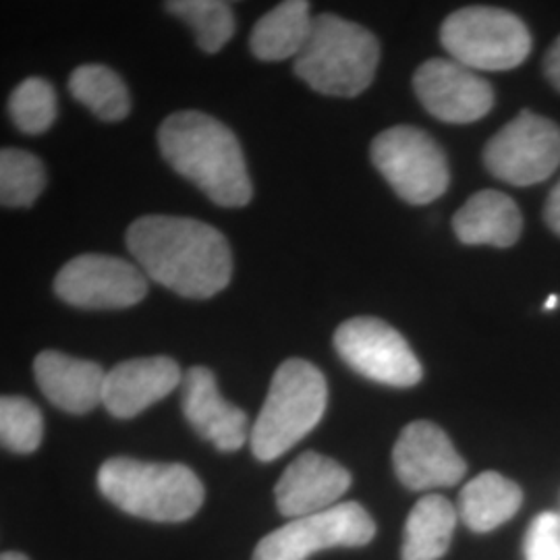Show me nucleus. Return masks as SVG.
<instances>
[{
  "label": "nucleus",
  "instance_id": "obj_6",
  "mask_svg": "<svg viewBox=\"0 0 560 560\" xmlns=\"http://www.w3.org/2000/svg\"><path fill=\"white\" fill-rule=\"evenodd\" d=\"M444 50L474 71H509L532 52L523 21L497 7H465L442 23Z\"/></svg>",
  "mask_w": 560,
  "mask_h": 560
},
{
  "label": "nucleus",
  "instance_id": "obj_18",
  "mask_svg": "<svg viewBox=\"0 0 560 560\" xmlns=\"http://www.w3.org/2000/svg\"><path fill=\"white\" fill-rule=\"evenodd\" d=\"M453 229L465 245L511 247L520 241L523 219L515 200L494 189H481L460 206Z\"/></svg>",
  "mask_w": 560,
  "mask_h": 560
},
{
  "label": "nucleus",
  "instance_id": "obj_31",
  "mask_svg": "<svg viewBox=\"0 0 560 560\" xmlns=\"http://www.w3.org/2000/svg\"><path fill=\"white\" fill-rule=\"evenodd\" d=\"M0 560H30L25 555H21V552H4Z\"/></svg>",
  "mask_w": 560,
  "mask_h": 560
},
{
  "label": "nucleus",
  "instance_id": "obj_9",
  "mask_svg": "<svg viewBox=\"0 0 560 560\" xmlns=\"http://www.w3.org/2000/svg\"><path fill=\"white\" fill-rule=\"evenodd\" d=\"M486 168L497 179L527 187L555 175L560 164V127L555 120L523 110L488 141Z\"/></svg>",
  "mask_w": 560,
  "mask_h": 560
},
{
  "label": "nucleus",
  "instance_id": "obj_27",
  "mask_svg": "<svg viewBox=\"0 0 560 560\" xmlns=\"http://www.w3.org/2000/svg\"><path fill=\"white\" fill-rule=\"evenodd\" d=\"M525 560H560V515L546 511L532 521L525 541Z\"/></svg>",
  "mask_w": 560,
  "mask_h": 560
},
{
  "label": "nucleus",
  "instance_id": "obj_4",
  "mask_svg": "<svg viewBox=\"0 0 560 560\" xmlns=\"http://www.w3.org/2000/svg\"><path fill=\"white\" fill-rule=\"evenodd\" d=\"M378 60L381 46L372 32L339 15L322 13L295 59V73L324 96L355 98L372 85Z\"/></svg>",
  "mask_w": 560,
  "mask_h": 560
},
{
  "label": "nucleus",
  "instance_id": "obj_17",
  "mask_svg": "<svg viewBox=\"0 0 560 560\" xmlns=\"http://www.w3.org/2000/svg\"><path fill=\"white\" fill-rule=\"evenodd\" d=\"M34 374L44 397L67 413H90L104 399L106 372L94 361L42 351L34 361Z\"/></svg>",
  "mask_w": 560,
  "mask_h": 560
},
{
  "label": "nucleus",
  "instance_id": "obj_10",
  "mask_svg": "<svg viewBox=\"0 0 560 560\" xmlns=\"http://www.w3.org/2000/svg\"><path fill=\"white\" fill-rule=\"evenodd\" d=\"M340 360L368 381L395 388L416 386L423 376L421 363L399 330L378 318H351L335 332Z\"/></svg>",
  "mask_w": 560,
  "mask_h": 560
},
{
  "label": "nucleus",
  "instance_id": "obj_25",
  "mask_svg": "<svg viewBox=\"0 0 560 560\" xmlns=\"http://www.w3.org/2000/svg\"><path fill=\"white\" fill-rule=\"evenodd\" d=\"M9 115L23 133L38 136L48 131L57 119L55 88L42 78L21 81L9 98Z\"/></svg>",
  "mask_w": 560,
  "mask_h": 560
},
{
  "label": "nucleus",
  "instance_id": "obj_16",
  "mask_svg": "<svg viewBox=\"0 0 560 560\" xmlns=\"http://www.w3.org/2000/svg\"><path fill=\"white\" fill-rule=\"evenodd\" d=\"M179 363L166 355L136 358L106 372L102 405L117 420H131L183 384Z\"/></svg>",
  "mask_w": 560,
  "mask_h": 560
},
{
  "label": "nucleus",
  "instance_id": "obj_23",
  "mask_svg": "<svg viewBox=\"0 0 560 560\" xmlns=\"http://www.w3.org/2000/svg\"><path fill=\"white\" fill-rule=\"evenodd\" d=\"M166 9L185 21L203 52H219L235 34V15L229 2L221 0H175Z\"/></svg>",
  "mask_w": 560,
  "mask_h": 560
},
{
  "label": "nucleus",
  "instance_id": "obj_30",
  "mask_svg": "<svg viewBox=\"0 0 560 560\" xmlns=\"http://www.w3.org/2000/svg\"><path fill=\"white\" fill-rule=\"evenodd\" d=\"M559 305H560L559 295H550V298H548V301H546V305H544V310H546V312H552V310H557V307H559Z\"/></svg>",
  "mask_w": 560,
  "mask_h": 560
},
{
  "label": "nucleus",
  "instance_id": "obj_20",
  "mask_svg": "<svg viewBox=\"0 0 560 560\" xmlns=\"http://www.w3.org/2000/svg\"><path fill=\"white\" fill-rule=\"evenodd\" d=\"M314 20L310 18V2L287 0L277 9L268 11L256 25L249 38L252 52L256 59L275 60L298 59L312 34Z\"/></svg>",
  "mask_w": 560,
  "mask_h": 560
},
{
  "label": "nucleus",
  "instance_id": "obj_7",
  "mask_svg": "<svg viewBox=\"0 0 560 560\" xmlns=\"http://www.w3.org/2000/svg\"><path fill=\"white\" fill-rule=\"evenodd\" d=\"M372 162L382 177L411 206H425L444 196L451 183L441 145L425 131L397 125L372 141Z\"/></svg>",
  "mask_w": 560,
  "mask_h": 560
},
{
  "label": "nucleus",
  "instance_id": "obj_29",
  "mask_svg": "<svg viewBox=\"0 0 560 560\" xmlns=\"http://www.w3.org/2000/svg\"><path fill=\"white\" fill-rule=\"evenodd\" d=\"M544 219L548 222V226L560 237V180L548 196L546 208H544Z\"/></svg>",
  "mask_w": 560,
  "mask_h": 560
},
{
  "label": "nucleus",
  "instance_id": "obj_22",
  "mask_svg": "<svg viewBox=\"0 0 560 560\" xmlns=\"http://www.w3.org/2000/svg\"><path fill=\"white\" fill-rule=\"evenodd\" d=\"M69 92L106 122L122 120L131 110L125 81L104 65H81L69 80Z\"/></svg>",
  "mask_w": 560,
  "mask_h": 560
},
{
  "label": "nucleus",
  "instance_id": "obj_21",
  "mask_svg": "<svg viewBox=\"0 0 560 560\" xmlns=\"http://www.w3.org/2000/svg\"><path fill=\"white\" fill-rule=\"evenodd\" d=\"M459 513L441 494H425L405 523L402 560H441L453 540Z\"/></svg>",
  "mask_w": 560,
  "mask_h": 560
},
{
  "label": "nucleus",
  "instance_id": "obj_26",
  "mask_svg": "<svg viewBox=\"0 0 560 560\" xmlns=\"http://www.w3.org/2000/svg\"><path fill=\"white\" fill-rule=\"evenodd\" d=\"M44 436V420L36 402L25 397L4 395L0 399V439L2 446L18 455L38 451Z\"/></svg>",
  "mask_w": 560,
  "mask_h": 560
},
{
  "label": "nucleus",
  "instance_id": "obj_11",
  "mask_svg": "<svg viewBox=\"0 0 560 560\" xmlns=\"http://www.w3.org/2000/svg\"><path fill=\"white\" fill-rule=\"evenodd\" d=\"M55 293L81 310H125L148 295V277L117 256L83 254L60 268Z\"/></svg>",
  "mask_w": 560,
  "mask_h": 560
},
{
  "label": "nucleus",
  "instance_id": "obj_19",
  "mask_svg": "<svg viewBox=\"0 0 560 560\" xmlns=\"http://www.w3.org/2000/svg\"><path fill=\"white\" fill-rule=\"evenodd\" d=\"M521 502L523 492L515 481L499 471H483L460 490L457 513L471 532L486 534L515 517Z\"/></svg>",
  "mask_w": 560,
  "mask_h": 560
},
{
  "label": "nucleus",
  "instance_id": "obj_2",
  "mask_svg": "<svg viewBox=\"0 0 560 560\" xmlns=\"http://www.w3.org/2000/svg\"><path fill=\"white\" fill-rule=\"evenodd\" d=\"M162 156L180 177L222 208H243L252 201L254 185L240 140L221 120L180 110L164 120L159 131Z\"/></svg>",
  "mask_w": 560,
  "mask_h": 560
},
{
  "label": "nucleus",
  "instance_id": "obj_12",
  "mask_svg": "<svg viewBox=\"0 0 560 560\" xmlns=\"http://www.w3.org/2000/svg\"><path fill=\"white\" fill-rule=\"evenodd\" d=\"M421 106L442 122L467 125L494 106V90L474 69L453 59H430L413 75Z\"/></svg>",
  "mask_w": 560,
  "mask_h": 560
},
{
  "label": "nucleus",
  "instance_id": "obj_5",
  "mask_svg": "<svg viewBox=\"0 0 560 560\" xmlns=\"http://www.w3.org/2000/svg\"><path fill=\"white\" fill-rule=\"evenodd\" d=\"M328 386L310 361H282L275 372L260 416L252 425L249 444L256 459H279L303 441L326 413Z\"/></svg>",
  "mask_w": 560,
  "mask_h": 560
},
{
  "label": "nucleus",
  "instance_id": "obj_3",
  "mask_svg": "<svg viewBox=\"0 0 560 560\" xmlns=\"http://www.w3.org/2000/svg\"><path fill=\"white\" fill-rule=\"evenodd\" d=\"M98 490L104 499L140 520L180 523L203 504V483L183 463L113 457L102 463Z\"/></svg>",
  "mask_w": 560,
  "mask_h": 560
},
{
  "label": "nucleus",
  "instance_id": "obj_15",
  "mask_svg": "<svg viewBox=\"0 0 560 560\" xmlns=\"http://www.w3.org/2000/svg\"><path fill=\"white\" fill-rule=\"evenodd\" d=\"M183 413L203 441L221 453H235L249 439L247 416L233 402L222 399L214 374L196 365L183 376Z\"/></svg>",
  "mask_w": 560,
  "mask_h": 560
},
{
  "label": "nucleus",
  "instance_id": "obj_14",
  "mask_svg": "<svg viewBox=\"0 0 560 560\" xmlns=\"http://www.w3.org/2000/svg\"><path fill=\"white\" fill-rule=\"evenodd\" d=\"M351 488V474L330 457L307 451L280 476L275 499L280 515L300 520L339 504Z\"/></svg>",
  "mask_w": 560,
  "mask_h": 560
},
{
  "label": "nucleus",
  "instance_id": "obj_28",
  "mask_svg": "<svg viewBox=\"0 0 560 560\" xmlns=\"http://www.w3.org/2000/svg\"><path fill=\"white\" fill-rule=\"evenodd\" d=\"M544 71L546 78L555 85V90L560 92V36L557 42L550 46L546 60H544Z\"/></svg>",
  "mask_w": 560,
  "mask_h": 560
},
{
  "label": "nucleus",
  "instance_id": "obj_8",
  "mask_svg": "<svg viewBox=\"0 0 560 560\" xmlns=\"http://www.w3.org/2000/svg\"><path fill=\"white\" fill-rule=\"evenodd\" d=\"M374 536L376 523L360 502H339L275 529L258 541L252 560H307L328 548L365 546Z\"/></svg>",
  "mask_w": 560,
  "mask_h": 560
},
{
  "label": "nucleus",
  "instance_id": "obj_1",
  "mask_svg": "<svg viewBox=\"0 0 560 560\" xmlns=\"http://www.w3.org/2000/svg\"><path fill=\"white\" fill-rule=\"evenodd\" d=\"M125 241L143 275L180 298H214L233 277L229 241L212 224L152 214L133 222Z\"/></svg>",
  "mask_w": 560,
  "mask_h": 560
},
{
  "label": "nucleus",
  "instance_id": "obj_13",
  "mask_svg": "<svg viewBox=\"0 0 560 560\" xmlns=\"http://www.w3.org/2000/svg\"><path fill=\"white\" fill-rule=\"evenodd\" d=\"M393 465L400 483L416 492L457 486L467 471V463L446 432L432 421H413L402 428L393 448Z\"/></svg>",
  "mask_w": 560,
  "mask_h": 560
},
{
  "label": "nucleus",
  "instance_id": "obj_24",
  "mask_svg": "<svg viewBox=\"0 0 560 560\" xmlns=\"http://www.w3.org/2000/svg\"><path fill=\"white\" fill-rule=\"evenodd\" d=\"M46 173L34 154L4 148L0 152V201L4 208H27L40 198Z\"/></svg>",
  "mask_w": 560,
  "mask_h": 560
}]
</instances>
